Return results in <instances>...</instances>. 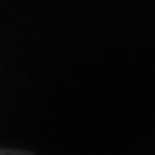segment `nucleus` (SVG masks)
<instances>
[{"mask_svg":"<svg viewBox=\"0 0 155 155\" xmlns=\"http://www.w3.org/2000/svg\"><path fill=\"white\" fill-rule=\"evenodd\" d=\"M0 155H35V153L19 148H0Z\"/></svg>","mask_w":155,"mask_h":155,"instance_id":"1","label":"nucleus"}]
</instances>
